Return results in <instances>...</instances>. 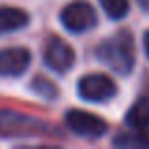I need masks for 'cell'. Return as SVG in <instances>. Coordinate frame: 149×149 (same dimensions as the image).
Segmentation results:
<instances>
[{
  "instance_id": "obj_9",
  "label": "cell",
  "mask_w": 149,
  "mask_h": 149,
  "mask_svg": "<svg viewBox=\"0 0 149 149\" xmlns=\"http://www.w3.org/2000/svg\"><path fill=\"white\" fill-rule=\"evenodd\" d=\"M125 121H127V125L130 128H134V130L149 127V96H143V98L136 100L134 106L128 109Z\"/></svg>"
},
{
  "instance_id": "obj_4",
  "label": "cell",
  "mask_w": 149,
  "mask_h": 149,
  "mask_svg": "<svg viewBox=\"0 0 149 149\" xmlns=\"http://www.w3.org/2000/svg\"><path fill=\"white\" fill-rule=\"evenodd\" d=\"M79 96L87 102H106L113 98L117 93V87L113 79L104 74H89L83 76L77 83Z\"/></svg>"
},
{
  "instance_id": "obj_6",
  "label": "cell",
  "mask_w": 149,
  "mask_h": 149,
  "mask_svg": "<svg viewBox=\"0 0 149 149\" xmlns=\"http://www.w3.org/2000/svg\"><path fill=\"white\" fill-rule=\"evenodd\" d=\"M74 61H76V53L64 40L57 36H51L47 40L44 51V62L47 64V68H51L53 72L64 74L74 66Z\"/></svg>"
},
{
  "instance_id": "obj_12",
  "label": "cell",
  "mask_w": 149,
  "mask_h": 149,
  "mask_svg": "<svg viewBox=\"0 0 149 149\" xmlns=\"http://www.w3.org/2000/svg\"><path fill=\"white\" fill-rule=\"evenodd\" d=\"M32 89L42 96V98H45V100H53L55 96H57V87H55L49 79H45V77H42V76L34 77Z\"/></svg>"
},
{
  "instance_id": "obj_14",
  "label": "cell",
  "mask_w": 149,
  "mask_h": 149,
  "mask_svg": "<svg viewBox=\"0 0 149 149\" xmlns=\"http://www.w3.org/2000/svg\"><path fill=\"white\" fill-rule=\"evenodd\" d=\"M138 4H140V8H142L143 11L149 13V0H138Z\"/></svg>"
},
{
  "instance_id": "obj_1",
  "label": "cell",
  "mask_w": 149,
  "mask_h": 149,
  "mask_svg": "<svg viewBox=\"0 0 149 149\" xmlns=\"http://www.w3.org/2000/svg\"><path fill=\"white\" fill-rule=\"evenodd\" d=\"M96 55L113 72L127 76L134 68V58H136L134 36L128 30H119L111 38L102 42L96 49Z\"/></svg>"
},
{
  "instance_id": "obj_7",
  "label": "cell",
  "mask_w": 149,
  "mask_h": 149,
  "mask_svg": "<svg viewBox=\"0 0 149 149\" xmlns=\"http://www.w3.org/2000/svg\"><path fill=\"white\" fill-rule=\"evenodd\" d=\"M30 64V53L25 47H10L0 51V76H21Z\"/></svg>"
},
{
  "instance_id": "obj_10",
  "label": "cell",
  "mask_w": 149,
  "mask_h": 149,
  "mask_svg": "<svg viewBox=\"0 0 149 149\" xmlns=\"http://www.w3.org/2000/svg\"><path fill=\"white\" fill-rule=\"evenodd\" d=\"M109 19H123L128 13V0H100Z\"/></svg>"
},
{
  "instance_id": "obj_2",
  "label": "cell",
  "mask_w": 149,
  "mask_h": 149,
  "mask_svg": "<svg viewBox=\"0 0 149 149\" xmlns=\"http://www.w3.org/2000/svg\"><path fill=\"white\" fill-rule=\"evenodd\" d=\"M45 132H49V127L36 117L0 109V136H44Z\"/></svg>"
},
{
  "instance_id": "obj_3",
  "label": "cell",
  "mask_w": 149,
  "mask_h": 149,
  "mask_svg": "<svg viewBox=\"0 0 149 149\" xmlns=\"http://www.w3.org/2000/svg\"><path fill=\"white\" fill-rule=\"evenodd\" d=\"M61 23L70 32H85L96 25V11L89 2L76 0L61 11Z\"/></svg>"
},
{
  "instance_id": "obj_11",
  "label": "cell",
  "mask_w": 149,
  "mask_h": 149,
  "mask_svg": "<svg viewBox=\"0 0 149 149\" xmlns=\"http://www.w3.org/2000/svg\"><path fill=\"white\" fill-rule=\"evenodd\" d=\"M117 146H149V127L136 130V134H123L115 140Z\"/></svg>"
},
{
  "instance_id": "obj_8",
  "label": "cell",
  "mask_w": 149,
  "mask_h": 149,
  "mask_svg": "<svg viewBox=\"0 0 149 149\" xmlns=\"http://www.w3.org/2000/svg\"><path fill=\"white\" fill-rule=\"evenodd\" d=\"M29 25V15L17 8H0V34H8Z\"/></svg>"
},
{
  "instance_id": "obj_5",
  "label": "cell",
  "mask_w": 149,
  "mask_h": 149,
  "mask_svg": "<svg viewBox=\"0 0 149 149\" xmlns=\"http://www.w3.org/2000/svg\"><path fill=\"white\" fill-rule=\"evenodd\" d=\"M66 125L72 132L83 138H100L108 130V123L102 117L83 109H70L66 113Z\"/></svg>"
},
{
  "instance_id": "obj_13",
  "label": "cell",
  "mask_w": 149,
  "mask_h": 149,
  "mask_svg": "<svg viewBox=\"0 0 149 149\" xmlns=\"http://www.w3.org/2000/svg\"><path fill=\"white\" fill-rule=\"evenodd\" d=\"M143 49H146V55L149 58V30L146 32V36H143Z\"/></svg>"
}]
</instances>
